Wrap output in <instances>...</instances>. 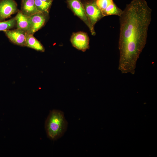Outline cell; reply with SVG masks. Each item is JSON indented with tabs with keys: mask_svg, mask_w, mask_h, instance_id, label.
Here are the masks:
<instances>
[{
	"mask_svg": "<svg viewBox=\"0 0 157 157\" xmlns=\"http://www.w3.org/2000/svg\"><path fill=\"white\" fill-rule=\"evenodd\" d=\"M15 18L17 28L28 33L31 28L30 17L25 15L20 11L18 12Z\"/></svg>",
	"mask_w": 157,
	"mask_h": 157,
	"instance_id": "cell-8",
	"label": "cell"
},
{
	"mask_svg": "<svg viewBox=\"0 0 157 157\" xmlns=\"http://www.w3.org/2000/svg\"><path fill=\"white\" fill-rule=\"evenodd\" d=\"M83 5L91 27L90 32L92 35H94L96 34L94 25L104 17L96 4L95 0L86 1Z\"/></svg>",
	"mask_w": 157,
	"mask_h": 157,
	"instance_id": "cell-3",
	"label": "cell"
},
{
	"mask_svg": "<svg viewBox=\"0 0 157 157\" xmlns=\"http://www.w3.org/2000/svg\"><path fill=\"white\" fill-rule=\"evenodd\" d=\"M70 41L73 46L79 50L84 52L89 48V38L85 32H78L73 33Z\"/></svg>",
	"mask_w": 157,
	"mask_h": 157,
	"instance_id": "cell-4",
	"label": "cell"
},
{
	"mask_svg": "<svg viewBox=\"0 0 157 157\" xmlns=\"http://www.w3.org/2000/svg\"><path fill=\"white\" fill-rule=\"evenodd\" d=\"M16 24L15 17L8 20L0 22V31H6L13 27Z\"/></svg>",
	"mask_w": 157,
	"mask_h": 157,
	"instance_id": "cell-13",
	"label": "cell"
},
{
	"mask_svg": "<svg viewBox=\"0 0 157 157\" xmlns=\"http://www.w3.org/2000/svg\"><path fill=\"white\" fill-rule=\"evenodd\" d=\"M10 40L17 45L26 46V39L28 33L17 28L12 30H7L4 31Z\"/></svg>",
	"mask_w": 157,
	"mask_h": 157,
	"instance_id": "cell-7",
	"label": "cell"
},
{
	"mask_svg": "<svg viewBox=\"0 0 157 157\" xmlns=\"http://www.w3.org/2000/svg\"><path fill=\"white\" fill-rule=\"evenodd\" d=\"M95 2L102 14L114 2L113 0H95Z\"/></svg>",
	"mask_w": 157,
	"mask_h": 157,
	"instance_id": "cell-14",
	"label": "cell"
},
{
	"mask_svg": "<svg viewBox=\"0 0 157 157\" xmlns=\"http://www.w3.org/2000/svg\"><path fill=\"white\" fill-rule=\"evenodd\" d=\"M67 124L63 111L57 110H51L45 123V129L48 137L53 140L60 138L66 131Z\"/></svg>",
	"mask_w": 157,
	"mask_h": 157,
	"instance_id": "cell-2",
	"label": "cell"
},
{
	"mask_svg": "<svg viewBox=\"0 0 157 157\" xmlns=\"http://www.w3.org/2000/svg\"><path fill=\"white\" fill-rule=\"evenodd\" d=\"M30 17L31 22V28L28 33L33 34L44 25L45 22V17L44 13L40 12Z\"/></svg>",
	"mask_w": 157,
	"mask_h": 157,
	"instance_id": "cell-9",
	"label": "cell"
},
{
	"mask_svg": "<svg viewBox=\"0 0 157 157\" xmlns=\"http://www.w3.org/2000/svg\"><path fill=\"white\" fill-rule=\"evenodd\" d=\"M42 1L46 2H52V0H41Z\"/></svg>",
	"mask_w": 157,
	"mask_h": 157,
	"instance_id": "cell-15",
	"label": "cell"
},
{
	"mask_svg": "<svg viewBox=\"0 0 157 157\" xmlns=\"http://www.w3.org/2000/svg\"><path fill=\"white\" fill-rule=\"evenodd\" d=\"M17 11V6L14 0H0V21L10 17Z\"/></svg>",
	"mask_w": 157,
	"mask_h": 157,
	"instance_id": "cell-6",
	"label": "cell"
},
{
	"mask_svg": "<svg viewBox=\"0 0 157 157\" xmlns=\"http://www.w3.org/2000/svg\"><path fill=\"white\" fill-rule=\"evenodd\" d=\"M52 2H46L41 0H35L36 7L40 12L48 13Z\"/></svg>",
	"mask_w": 157,
	"mask_h": 157,
	"instance_id": "cell-12",
	"label": "cell"
},
{
	"mask_svg": "<svg viewBox=\"0 0 157 157\" xmlns=\"http://www.w3.org/2000/svg\"><path fill=\"white\" fill-rule=\"evenodd\" d=\"M151 12L145 0H133L119 17L118 69L122 74H135L137 61L146 44Z\"/></svg>",
	"mask_w": 157,
	"mask_h": 157,
	"instance_id": "cell-1",
	"label": "cell"
},
{
	"mask_svg": "<svg viewBox=\"0 0 157 157\" xmlns=\"http://www.w3.org/2000/svg\"><path fill=\"white\" fill-rule=\"evenodd\" d=\"M26 46L41 52L44 51L45 49L40 43L33 36V34L28 33L26 39Z\"/></svg>",
	"mask_w": 157,
	"mask_h": 157,
	"instance_id": "cell-11",
	"label": "cell"
},
{
	"mask_svg": "<svg viewBox=\"0 0 157 157\" xmlns=\"http://www.w3.org/2000/svg\"><path fill=\"white\" fill-rule=\"evenodd\" d=\"M68 4L76 16L79 17L86 24L90 31L91 27L87 16L83 4L80 0H67Z\"/></svg>",
	"mask_w": 157,
	"mask_h": 157,
	"instance_id": "cell-5",
	"label": "cell"
},
{
	"mask_svg": "<svg viewBox=\"0 0 157 157\" xmlns=\"http://www.w3.org/2000/svg\"><path fill=\"white\" fill-rule=\"evenodd\" d=\"M21 11L29 17L40 12L36 7L35 0H22Z\"/></svg>",
	"mask_w": 157,
	"mask_h": 157,
	"instance_id": "cell-10",
	"label": "cell"
}]
</instances>
